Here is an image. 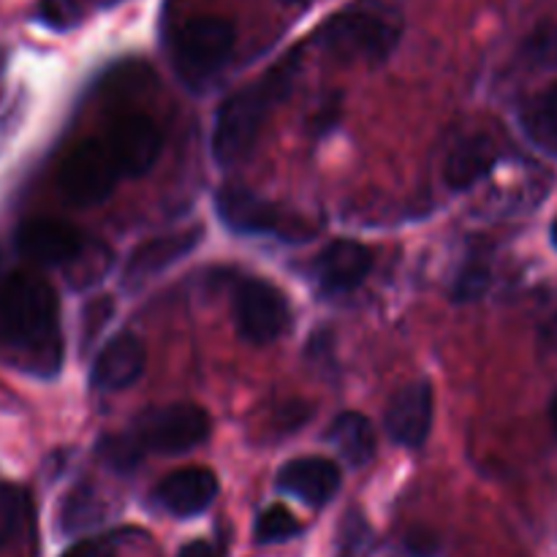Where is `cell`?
I'll return each mask as SVG.
<instances>
[{"label": "cell", "mask_w": 557, "mask_h": 557, "mask_svg": "<svg viewBox=\"0 0 557 557\" xmlns=\"http://www.w3.org/2000/svg\"><path fill=\"white\" fill-rule=\"evenodd\" d=\"M0 357L36 375H54L63 362L58 297L33 272L0 281Z\"/></svg>", "instance_id": "6da1fadb"}, {"label": "cell", "mask_w": 557, "mask_h": 557, "mask_svg": "<svg viewBox=\"0 0 557 557\" xmlns=\"http://www.w3.org/2000/svg\"><path fill=\"white\" fill-rule=\"evenodd\" d=\"M297 76V60L288 58L261 76L256 85L243 87L221 103L212 128V156L223 166L243 161L259 139L272 109L288 96Z\"/></svg>", "instance_id": "7a4b0ae2"}, {"label": "cell", "mask_w": 557, "mask_h": 557, "mask_svg": "<svg viewBox=\"0 0 557 557\" xmlns=\"http://www.w3.org/2000/svg\"><path fill=\"white\" fill-rule=\"evenodd\" d=\"M403 36V20L389 5L357 3L332 16L319 33L321 47L346 63H384Z\"/></svg>", "instance_id": "3957f363"}, {"label": "cell", "mask_w": 557, "mask_h": 557, "mask_svg": "<svg viewBox=\"0 0 557 557\" xmlns=\"http://www.w3.org/2000/svg\"><path fill=\"white\" fill-rule=\"evenodd\" d=\"M237 33L223 16H196L174 36V65L188 85L207 79L226 65Z\"/></svg>", "instance_id": "277c9868"}, {"label": "cell", "mask_w": 557, "mask_h": 557, "mask_svg": "<svg viewBox=\"0 0 557 557\" xmlns=\"http://www.w3.org/2000/svg\"><path fill=\"white\" fill-rule=\"evenodd\" d=\"M210 435V417L199 406L177 403V406H163L145 411L134 424V444L145 451L156 455H185L205 444Z\"/></svg>", "instance_id": "5b68a950"}, {"label": "cell", "mask_w": 557, "mask_h": 557, "mask_svg": "<svg viewBox=\"0 0 557 557\" xmlns=\"http://www.w3.org/2000/svg\"><path fill=\"white\" fill-rule=\"evenodd\" d=\"M120 169L103 141L74 147L60 169V190L76 207H96L112 196Z\"/></svg>", "instance_id": "8992f818"}, {"label": "cell", "mask_w": 557, "mask_h": 557, "mask_svg": "<svg viewBox=\"0 0 557 557\" xmlns=\"http://www.w3.org/2000/svg\"><path fill=\"white\" fill-rule=\"evenodd\" d=\"M234 324L243 341L267 346L288 326V302L272 283L250 277L234 292Z\"/></svg>", "instance_id": "52a82bcc"}, {"label": "cell", "mask_w": 557, "mask_h": 557, "mask_svg": "<svg viewBox=\"0 0 557 557\" xmlns=\"http://www.w3.org/2000/svg\"><path fill=\"white\" fill-rule=\"evenodd\" d=\"M218 215L234 234H253V237H302L297 223L277 205L250 194L248 188H223L215 199Z\"/></svg>", "instance_id": "ba28073f"}, {"label": "cell", "mask_w": 557, "mask_h": 557, "mask_svg": "<svg viewBox=\"0 0 557 557\" xmlns=\"http://www.w3.org/2000/svg\"><path fill=\"white\" fill-rule=\"evenodd\" d=\"M107 150L125 177H141L156 166L163 147V134L147 114H123L109 125Z\"/></svg>", "instance_id": "9c48e42d"}, {"label": "cell", "mask_w": 557, "mask_h": 557, "mask_svg": "<svg viewBox=\"0 0 557 557\" xmlns=\"http://www.w3.org/2000/svg\"><path fill=\"white\" fill-rule=\"evenodd\" d=\"M16 248L25 259L36 261V264L60 267L71 264L82 253L85 237L71 223L36 218V221H25L16 228Z\"/></svg>", "instance_id": "30bf717a"}, {"label": "cell", "mask_w": 557, "mask_h": 557, "mask_svg": "<svg viewBox=\"0 0 557 557\" xmlns=\"http://www.w3.org/2000/svg\"><path fill=\"white\" fill-rule=\"evenodd\" d=\"M384 428L389 438L400 446H422L433 430V386L417 381L397 392L386 408Z\"/></svg>", "instance_id": "8fae6325"}, {"label": "cell", "mask_w": 557, "mask_h": 557, "mask_svg": "<svg viewBox=\"0 0 557 557\" xmlns=\"http://www.w3.org/2000/svg\"><path fill=\"white\" fill-rule=\"evenodd\" d=\"M373 270V253L351 239L326 245L313 261V277L324 294H348L362 286Z\"/></svg>", "instance_id": "7c38bea8"}, {"label": "cell", "mask_w": 557, "mask_h": 557, "mask_svg": "<svg viewBox=\"0 0 557 557\" xmlns=\"http://www.w3.org/2000/svg\"><path fill=\"white\" fill-rule=\"evenodd\" d=\"M145 364L147 354L139 337L131 335V332H120L96 357L90 370V381L101 392H123L141 379Z\"/></svg>", "instance_id": "4fadbf2b"}, {"label": "cell", "mask_w": 557, "mask_h": 557, "mask_svg": "<svg viewBox=\"0 0 557 557\" xmlns=\"http://www.w3.org/2000/svg\"><path fill=\"white\" fill-rule=\"evenodd\" d=\"M277 487L286 495H294L302 504L321 509L330 504L341 490V468L324 457H302L292 460L277 473Z\"/></svg>", "instance_id": "5bb4252c"}, {"label": "cell", "mask_w": 557, "mask_h": 557, "mask_svg": "<svg viewBox=\"0 0 557 557\" xmlns=\"http://www.w3.org/2000/svg\"><path fill=\"white\" fill-rule=\"evenodd\" d=\"M218 498V476L207 468H183L163 479L156 490V500L174 517H196Z\"/></svg>", "instance_id": "9a60e30c"}, {"label": "cell", "mask_w": 557, "mask_h": 557, "mask_svg": "<svg viewBox=\"0 0 557 557\" xmlns=\"http://www.w3.org/2000/svg\"><path fill=\"white\" fill-rule=\"evenodd\" d=\"M199 228H194V232L161 234V237L156 239H147V243H141L139 248L131 253L128 267H125V277H128L131 283H139L158 275V272L169 270V267L177 264L183 256H188L190 250L199 245Z\"/></svg>", "instance_id": "2e32d148"}, {"label": "cell", "mask_w": 557, "mask_h": 557, "mask_svg": "<svg viewBox=\"0 0 557 557\" xmlns=\"http://www.w3.org/2000/svg\"><path fill=\"white\" fill-rule=\"evenodd\" d=\"M498 163V147L490 136H468L451 147L444 166V180L451 190H468L482 183Z\"/></svg>", "instance_id": "e0dca14e"}, {"label": "cell", "mask_w": 557, "mask_h": 557, "mask_svg": "<svg viewBox=\"0 0 557 557\" xmlns=\"http://www.w3.org/2000/svg\"><path fill=\"white\" fill-rule=\"evenodd\" d=\"M330 441L341 451L343 460L354 468H362L375 455V430L362 413H343L332 422Z\"/></svg>", "instance_id": "ac0fdd59"}, {"label": "cell", "mask_w": 557, "mask_h": 557, "mask_svg": "<svg viewBox=\"0 0 557 557\" xmlns=\"http://www.w3.org/2000/svg\"><path fill=\"white\" fill-rule=\"evenodd\" d=\"M520 123L539 150L557 158V85L542 90L522 107Z\"/></svg>", "instance_id": "d6986e66"}, {"label": "cell", "mask_w": 557, "mask_h": 557, "mask_svg": "<svg viewBox=\"0 0 557 557\" xmlns=\"http://www.w3.org/2000/svg\"><path fill=\"white\" fill-rule=\"evenodd\" d=\"M27 517V498L14 484L0 482V549L9 547Z\"/></svg>", "instance_id": "ffe728a7"}, {"label": "cell", "mask_w": 557, "mask_h": 557, "mask_svg": "<svg viewBox=\"0 0 557 557\" xmlns=\"http://www.w3.org/2000/svg\"><path fill=\"white\" fill-rule=\"evenodd\" d=\"M302 531V525L297 522V517L292 515L283 506H270V509L261 511V517L256 520V542L259 544H281L294 539Z\"/></svg>", "instance_id": "44dd1931"}, {"label": "cell", "mask_w": 557, "mask_h": 557, "mask_svg": "<svg viewBox=\"0 0 557 557\" xmlns=\"http://www.w3.org/2000/svg\"><path fill=\"white\" fill-rule=\"evenodd\" d=\"M490 281H493V275H490L487 264H482V261L476 259L468 261V264L460 270V275H457L455 299L457 302H473V299H479L484 292H487Z\"/></svg>", "instance_id": "7402d4cb"}, {"label": "cell", "mask_w": 557, "mask_h": 557, "mask_svg": "<svg viewBox=\"0 0 557 557\" xmlns=\"http://www.w3.org/2000/svg\"><path fill=\"white\" fill-rule=\"evenodd\" d=\"M98 451H101V457L109 466L117 468V471L123 473L134 471L136 462L141 460V449L134 444L131 435H112V438H103Z\"/></svg>", "instance_id": "603a6c76"}, {"label": "cell", "mask_w": 557, "mask_h": 557, "mask_svg": "<svg viewBox=\"0 0 557 557\" xmlns=\"http://www.w3.org/2000/svg\"><path fill=\"white\" fill-rule=\"evenodd\" d=\"M79 0H41L38 3V20L52 30H69L79 22Z\"/></svg>", "instance_id": "cb8c5ba5"}, {"label": "cell", "mask_w": 557, "mask_h": 557, "mask_svg": "<svg viewBox=\"0 0 557 557\" xmlns=\"http://www.w3.org/2000/svg\"><path fill=\"white\" fill-rule=\"evenodd\" d=\"M112 310H114V305H112V299H109V297L92 299V302L85 308V313H82V326H85V335H82V341L92 343V337H96L98 332L107 326Z\"/></svg>", "instance_id": "d4e9b609"}, {"label": "cell", "mask_w": 557, "mask_h": 557, "mask_svg": "<svg viewBox=\"0 0 557 557\" xmlns=\"http://www.w3.org/2000/svg\"><path fill=\"white\" fill-rule=\"evenodd\" d=\"M63 557H114V553L103 542H79L71 549H65Z\"/></svg>", "instance_id": "484cf974"}, {"label": "cell", "mask_w": 557, "mask_h": 557, "mask_svg": "<svg viewBox=\"0 0 557 557\" xmlns=\"http://www.w3.org/2000/svg\"><path fill=\"white\" fill-rule=\"evenodd\" d=\"M406 544H408V549H411V553H417L422 557H430L435 553V536H433V533H428V531L408 533Z\"/></svg>", "instance_id": "4316f807"}, {"label": "cell", "mask_w": 557, "mask_h": 557, "mask_svg": "<svg viewBox=\"0 0 557 557\" xmlns=\"http://www.w3.org/2000/svg\"><path fill=\"white\" fill-rule=\"evenodd\" d=\"M177 557H218V553H215V547H212V544L190 542V544H185L183 549H180Z\"/></svg>", "instance_id": "83f0119b"}, {"label": "cell", "mask_w": 557, "mask_h": 557, "mask_svg": "<svg viewBox=\"0 0 557 557\" xmlns=\"http://www.w3.org/2000/svg\"><path fill=\"white\" fill-rule=\"evenodd\" d=\"M549 422H553V430H555V435H557V392H555L553 403H549Z\"/></svg>", "instance_id": "f1b7e54d"}, {"label": "cell", "mask_w": 557, "mask_h": 557, "mask_svg": "<svg viewBox=\"0 0 557 557\" xmlns=\"http://www.w3.org/2000/svg\"><path fill=\"white\" fill-rule=\"evenodd\" d=\"M549 239H553L555 250H557V218L553 221V226H549Z\"/></svg>", "instance_id": "f546056e"}, {"label": "cell", "mask_w": 557, "mask_h": 557, "mask_svg": "<svg viewBox=\"0 0 557 557\" xmlns=\"http://www.w3.org/2000/svg\"><path fill=\"white\" fill-rule=\"evenodd\" d=\"M281 3H286V5H302V3H308V0H281Z\"/></svg>", "instance_id": "4dcf8cb0"}]
</instances>
